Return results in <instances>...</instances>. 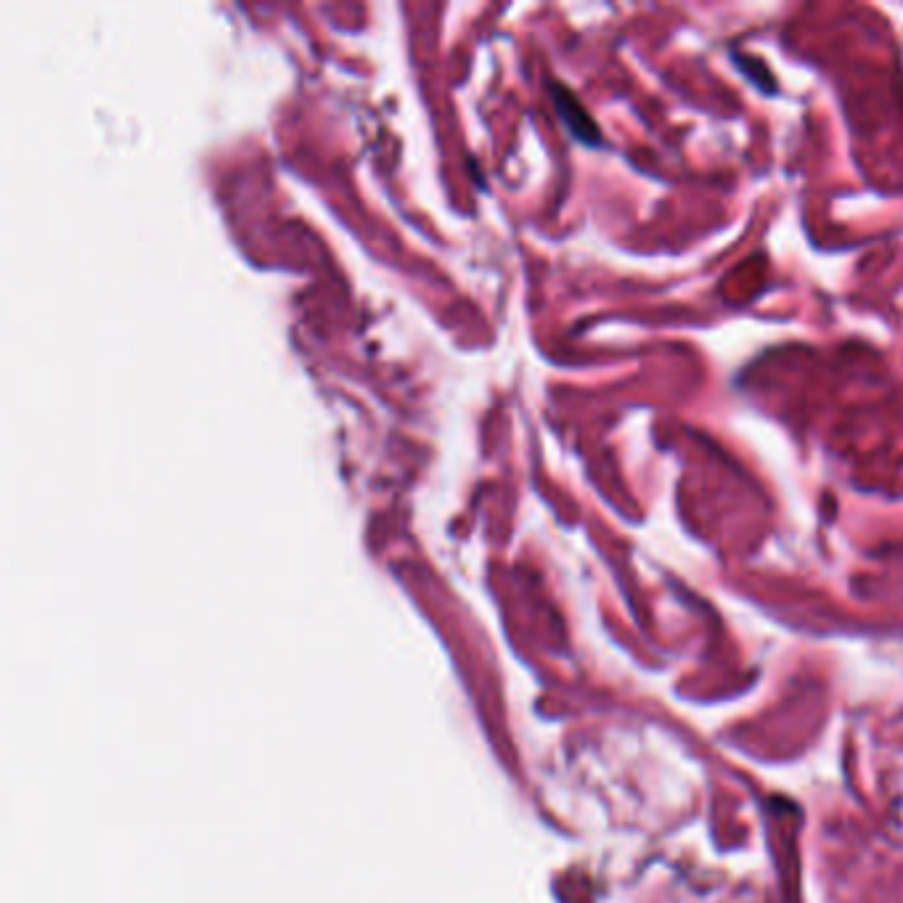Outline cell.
<instances>
[{"instance_id": "6da1fadb", "label": "cell", "mask_w": 903, "mask_h": 903, "mask_svg": "<svg viewBox=\"0 0 903 903\" xmlns=\"http://www.w3.org/2000/svg\"><path fill=\"white\" fill-rule=\"evenodd\" d=\"M551 93H554V101H557L559 118L565 120V125L570 127V133L576 135L580 144H589V146L602 144V133H599L597 122H593V118L586 112L583 104H580L576 96H572L565 86H559V82H554Z\"/></svg>"}, {"instance_id": "7a4b0ae2", "label": "cell", "mask_w": 903, "mask_h": 903, "mask_svg": "<svg viewBox=\"0 0 903 903\" xmlns=\"http://www.w3.org/2000/svg\"><path fill=\"white\" fill-rule=\"evenodd\" d=\"M732 59L739 67V73L745 75L747 80H750L758 90H763V93H769V96L777 93V77L771 75V69L766 67L763 62L756 59V56L739 54V51H734Z\"/></svg>"}]
</instances>
